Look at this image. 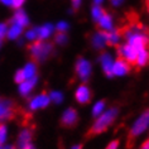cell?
<instances>
[{
  "instance_id": "ab89813d",
  "label": "cell",
  "mask_w": 149,
  "mask_h": 149,
  "mask_svg": "<svg viewBox=\"0 0 149 149\" xmlns=\"http://www.w3.org/2000/svg\"><path fill=\"white\" fill-rule=\"evenodd\" d=\"M5 149H14L13 147H8V148H5Z\"/></svg>"
},
{
  "instance_id": "ba28073f",
  "label": "cell",
  "mask_w": 149,
  "mask_h": 149,
  "mask_svg": "<svg viewBox=\"0 0 149 149\" xmlns=\"http://www.w3.org/2000/svg\"><path fill=\"white\" fill-rule=\"evenodd\" d=\"M130 67H129V63L125 62L124 59L119 58L116 62L113 63V68H111V72L113 74H116V76H123V74H126L129 72Z\"/></svg>"
},
{
  "instance_id": "ac0fdd59",
  "label": "cell",
  "mask_w": 149,
  "mask_h": 149,
  "mask_svg": "<svg viewBox=\"0 0 149 149\" xmlns=\"http://www.w3.org/2000/svg\"><path fill=\"white\" fill-rule=\"evenodd\" d=\"M37 32H38V38L39 39H47V38H49V36L53 33V25L44 24L39 29H37Z\"/></svg>"
},
{
  "instance_id": "d6986e66",
  "label": "cell",
  "mask_w": 149,
  "mask_h": 149,
  "mask_svg": "<svg viewBox=\"0 0 149 149\" xmlns=\"http://www.w3.org/2000/svg\"><path fill=\"white\" fill-rule=\"evenodd\" d=\"M22 32H23V27L13 23V25L8 29V32H6V36H8L10 39H15L22 34Z\"/></svg>"
},
{
  "instance_id": "8992f818",
  "label": "cell",
  "mask_w": 149,
  "mask_h": 149,
  "mask_svg": "<svg viewBox=\"0 0 149 149\" xmlns=\"http://www.w3.org/2000/svg\"><path fill=\"white\" fill-rule=\"evenodd\" d=\"M77 121H79L77 111L74 109H68V110H66L62 115L61 125L65 126V128H73V126L77 125Z\"/></svg>"
},
{
  "instance_id": "2e32d148",
  "label": "cell",
  "mask_w": 149,
  "mask_h": 149,
  "mask_svg": "<svg viewBox=\"0 0 149 149\" xmlns=\"http://www.w3.org/2000/svg\"><path fill=\"white\" fill-rule=\"evenodd\" d=\"M99 25L101 29H104V31L110 32L111 29H113V19H111V17L104 13L102 17L99 19Z\"/></svg>"
},
{
  "instance_id": "4316f807",
  "label": "cell",
  "mask_w": 149,
  "mask_h": 149,
  "mask_svg": "<svg viewBox=\"0 0 149 149\" xmlns=\"http://www.w3.org/2000/svg\"><path fill=\"white\" fill-rule=\"evenodd\" d=\"M49 99L58 104V102L62 101V94H61V92H52V94L49 95Z\"/></svg>"
},
{
  "instance_id": "3957f363",
  "label": "cell",
  "mask_w": 149,
  "mask_h": 149,
  "mask_svg": "<svg viewBox=\"0 0 149 149\" xmlns=\"http://www.w3.org/2000/svg\"><path fill=\"white\" fill-rule=\"evenodd\" d=\"M19 114H22V111L13 101L0 97V123L17 118Z\"/></svg>"
},
{
  "instance_id": "e575fe53",
  "label": "cell",
  "mask_w": 149,
  "mask_h": 149,
  "mask_svg": "<svg viewBox=\"0 0 149 149\" xmlns=\"http://www.w3.org/2000/svg\"><path fill=\"white\" fill-rule=\"evenodd\" d=\"M80 3H81V0H73V6H74V8H79Z\"/></svg>"
},
{
  "instance_id": "cb8c5ba5",
  "label": "cell",
  "mask_w": 149,
  "mask_h": 149,
  "mask_svg": "<svg viewBox=\"0 0 149 149\" xmlns=\"http://www.w3.org/2000/svg\"><path fill=\"white\" fill-rule=\"evenodd\" d=\"M25 37H27V39H29V40H36L38 38V32H37V29H31V31L27 32Z\"/></svg>"
},
{
  "instance_id": "d6a6232c",
  "label": "cell",
  "mask_w": 149,
  "mask_h": 149,
  "mask_svg": "<svg viewBox=\"0 0 149 149\" xmlns=\"http://www.w3.org/2000/svg\"><path fill=\"white\" fill-rule=\"evenodd\" d=\"M123 3V0H111V4L115 5V6H118V5H120Z\"/></svg>"
},
{
  "instance_id": "9a60e30c",
  "label": "cell",
  "mask_w": 149,
  "mask_h": 149,
  "mask_svg": "<svg viewBox=\"0 0 149 149\" xmlns=\"http://www.w3.org/2000/svg\"><path fill=\"white\" fill-rule=\"evenodd\" d=\"M149 63V49H141L138 52L135 65L138 67H143Z\"/></svg>"
},
{
  "instance_id": "836d02e7",
  "label": "cell",
  "mask_w": 149,
  "mask_h": 149,
  "mask_svg": "<svg viewBox=\"0 0 149 149\" xmlns=\"http://www.w3.org/2000/svg\"><path fill=\"white\" fill-rule=\"evenodd\" d=\"M140 149H149V140L144 141V143H143V145H141V148H140Z\"/></svg>"
},
{
  "instance_id": "7c38bea8",
  "label": "cell",
  "mask_w": 149,
  "mask_h": 149,
  "mask_svg": "<svg viewBox=\"0 0 149 149\" xmlns=\"http://www.w3.org/2000/svg\"><path fill=\"white\" fill-rule=\"evenodd\" d=\"M101 65H102V68L104 71H105V73L107 74V76H113V72H111V68H113V58H111V56L110 54H107V53H104L101 56Z\"/></svg>"
},
{
  "instance_id": "f35d334b",
  "label": "cell",
  "mask_w": 149,
  "mask_h": 149,
  "mask_svg": "<svg viewBox=\"0 0 149 149\" xmlns=\"http://www.w3.org/2000/svg\"><path fill=\"white\" fill-rule=\"evenodd\" d=\"M102 1V0H95V3H96V4H100V3H101Z\"/></svg>"
},
{
  "instance_id": "7402d4cb",
  "label": "cell",
  "mask_w": 149,
  "mask_h": 149,
  "mask_svg": "<svg viewBox=\"0 0 149 149\" xmlns=\"http://www.w3.org/2000/svg\"><path fill=\"white\" fill-rule=\"evenodd\" d=\"M102 14H104V10L100 8V6H97V5H96L94 9H92V17H94V19L96 22H99V19L102 17Z\"/></svg>"
},
{
  "instance_id": "83f0119b",
  "label": "cell",
  "mask_w": 149,
  "mask_h": 149,
  "mask_svg": "<svg viewBox=\"0 0 149 149\" xmlns=\"http://www.w3.org/2000/svg\"><path fill=\"white\" fill-rule=\"evenodd\" d=\"M25 81V77H24V73H23V70L18 71V72L15 73V82L18 84H22Z\"/></svg>"
},
{
  "instance_id": "7a4b0ae2",
  "label": "cell",
  "mask_w": 149,
  "mask_h": 149,
  "mask_svg": "<svg viewBox=\"0 0 149 149\" xmlns=\"http://www.w3.org/2000/svg\"><path fill=\"white\" fill-rule=\"evenodd\" d=\"M149 125V110L144 111L143 114L140 115V118L135 121V124L133 125V128L130 129V132L128 134V141H126V148L130 149L135 143L136 136L139 135L140 133H143L145 129L148 128Z\"/></svg>"
},
{
  "instance_id": "6da1fadb",
  "label": "cell",
  "mask_w": 149,
  "mask_h": 149,
  "mask_svg": "<svg viewBox=\"0 0 149 149\" xmlns=\"http://www.w3.org/2000/svg\"><path fill=\"white\" fill-rule=\"evenodd\" d=\"M116 115H118V109H111L109 111H106V113H104L102 115H100V118L94 123V125L90 128V130L86 133L85 136L92 138L95 135H99V134L104 133L114 123Z\"/></svg>"
},
{
  "instance_id": "4dcf8cb0",
  "label": "cell",
  "mask_w": 149,
  "mask_h": 149,
  "mask_svg": "<svg viewBox=\"0 0 149 149\" xmlns=\"http://www.w3.org/2000/svg\"><path fill=\"white\" fill-rule=\"evenodd\" d=\"M24 1L25 0H12V6L15 9H19L20 6L24 4Z\"/></svg>"
},
{
  "instance_id": "52a82bcc",
  "label": "cell",
  "mask_w": 149,
  "mask_h": 149,
  "mask_svg": "<svg viewBox=\"0 0 149 149\" xmlns=\"http://www.w3.org/2000/svg\"><path fill=\"white\" fill-rule=\"evenodd\" d=\"M76 73L82 81H86L91 73V65L90 62L84 58H80L76 63Z\"/></svg>"
},
{
  "instance_id": "d4e9b609",
  "label": "cell",
  "mask_w": 149,
  "mask_h": 149,
  "mask_svg": "<svg viewBox=\"0 0 149 149\" xmlns=\"http://www.w3.org/2000/svg\"><path fill=\"white\" fill-rule=\"evenodd\" d=\"M5 138H6V128L4 124H0V145L5 141Z\"/></svg>"
},
{
  "instance_id": "484cf974",
  "label": "cell",
  "mask_w": 149,
  "mask_h": 149,
  "mask_svg": "<svg viewBox=\"0 0 149 149\" xmlns=\"http://www.w3.org/2000/svg\"><path fill=\"white\" fill-rule=\"evenodd\" d=\"M66 40H67V36L65 34V33L59 32L58 34L56 36V42H57L58 44H65V43H66Z\"/></svg>"
},
{
  "instance_id": "60d3db41",
  "label": "cell",
  "mask_w": 149,
  "mask_h": 149,
  "mask_svg": "<svg viewBox=\"0 0 149 149\" xmlns=\"http://www.w3.org/2000/svg\"><path fill=\"white\" fill-rule=\"evenodd\" d=\"M0 149H1V147H0Z\"/></svg>"
},
{
  "instance_id": "b9f144b4",
  "label": "cell",
  "mask_w": 149,
  "mask_h": 149,
  "mask_svg": "<svg viewBox=\"0 0 149 149\" xmlns=\"http://www.w3.org/2000/svg\"><path fill=\"white\" fill-rule=\"evenodd\" d=\"M148 1H149V0H148Z\"/></svg>"
},
{
  "instance_id": "603a6c76",
  "label": "cell",
  "mask_w": 149,
  "mask_h": 149,
  "mask_svg": "<svg viewBox=\"0 0 149 149\" xmlns=\"http://www.w3.org/2000/svg\"><path fill=\"white\" fill-rule=\"evenodd\" d=\"M104 106H105V102H104V101H100V102L96 104L95 107H94V110H92L94 116H97V115H100V113L104 110Z\"/></svg>"
},
{
  "instance_id": "9c48e42d",
  "label": "cell",
  "mask_w": 149,
  "mask_h": 149,
  "mask_svg": "<svg viewBox=\"0 0 149 149\" xmlns=\"http://www.w3.org/2000/svg\"><path fill=\"white\" fill-rule=\"evenodd\" d=\"M76 100L80 104H82V105H86V104L90 102V100H91V92H90V90H88L87 86H85V85H81V86L77 88V91H76Z\"/></svg>"
},
{
  "instance_id": "44dd1931",
  "label": "cell",
  "mask_w": 149,
  "mask_h": 149,
  "mask_svg": "<svg viewBox=\"0 0 149 149\" xmlns=\"http://www.w3.org/2000/svg\"><path fill=\"white\" fill-rule=\"evenodd\" d=\"M106 38H107V44H116L120 40V32L110 31L109 33H106Z\"/></svg>"
},
{
  "instance_id": "d590c367",
  "label": "cell",
  "mask_w": 149,
  "mask_h": 149,
  "mask_svg": "<svg viewBox=\"0 0 149 149\" xmlns=\"http://www.w3.org/2000/svg\"><path fill=\"white\" fill-rule=\"evenodd\" d=\"M1 3H4L5 5H12V0H1Z\"/></svg>"
},
{
  "instance_id": "8fae6325",
  "label": "cell",
  "mask_w": 149,
  "mask_h": 149,
  "mask_svg": "<svg viewBox=\"0 0 149 149\" xmlns=\"http://www.w3.org/2000/svg\"><path fill=\"white\" fill-rule=\"evenodd\" d=\"M32 139V130L31 129H24L23 132L19 134V139H18V148L23 149L25 145L31 143Z\"/></svg>"
},
{
  "instance_id": "1f68e13d",
  "label": "cell",
  "mask_w": 149,
  "mask_h": 149,
  "mask_svg": "<svg viewBox=\"0 0 149 149\" xmlns=\"http://www.w3.org/2000/svg\"><path fill=\"white\" fill-rule=\"evenodd\" d=\"M118 147H119V140H114L107 145L106 149H118Z\"/></svg>"
},
{
  "instance_id": "8d00e7d4",
  "label": "cell",
  "mask_w": 149,
  "mask_h": 149,
  "mask_svg": "<svg viewBox=\"0 0 149 149\" xmlns=\"http://www.w3.org/2000/svg\"><path fill=\"white\" fill-rule=\"evenodd\" d=\"M23 149H34V147H33V145H32L31 143H29V144H27V145H25V147H24Z\"/></svg>"
},
{
  "instance_id": "e0dca14e",
  "label": "cell",
  "mask_w": 149,
  "mask_h": 149,
  "mask_svg": "<svg viewBox=\"0 0 149 149\" xmlns=\"http://www.w3.org/2000/svg\"><path fill=\"white\" fill-rule=\"evenodd\" d=\"M13 23L20 25V27H25V25L28 24V17H27V14H25L23 10H18V12L14 14Z\"/></svg>"
},
{
  "instance_id": "ffe728a7",
  "label": "cell",
  "mask_w": 149,
  "mask_h": 149,
  "mask_svg": "<svg viewBox=\"0 0 149 149\" xmlns=\"http://www.w3.org/2000/svg\"><path fill=\"white\" fill-rule=\"evenodd\" d=\"M36 72H37V67L33 62H29L27 66L23 68V73H24V77L25 80H29L32 77H36Z\"/></svg>"
},
{
  "instance_id": "30bf717a",
  "label": "cell",
  "mask_w": 149,
  "mask_h": 149,
  "mask_svg": "<svg viewBox=\"0 0 149 149\" xmlns=\"http://www.w3.org/2000/svg\"><path fill=\"white\" fill-rule=\"evenodd\" d=\"M49 96H47L46 94H42L39 96H37V97H34L31 101V104H29V107L31 109H38V107H46L48 104H49Z\"/></svg>"
},
{
  "instance_id": "5b68a950",
  "label": "cell",
  "mask_w": 149,
  "mask_h": 149,
  "mask_svg": "<svg viewBox=\"0 0 149 149\" xmlns=\"http://www.w3.org/2000/svg\"><path fill=\"white\" fill-rule=\"evenodd\" d=\"M136 56H138V51L130 44H125L121 48H119V58L124 59L129 65H135Z\"/></svg>"
},
{
  "instance_id": "f1b7e54d",
  "label": "cell",
  "mask_w": 149,
  "mask_h": 149,
  "mask_svg": "<svg viewBox=\"0 0 149 149\" xmlns=\"http://www.w3.org/2000/svg\"><path fill=\"white\" fill-rule=\"evenodd\" d=\"M57 29H58V32H66L67 29H68V24L65 23V22H59L58 25H57Z\"/></svg>"
},
{
  "instance_id": "277c9868",
  "label": "cell",
  "mask_w": 149,
  "mask_h": 149,
  "mask_svg": "<svg viewBox=\"0 0 149 149\" xmlns=\"http://www.w3.org/2000/svg\"><path fill=\"white\" fill-rule=\"evenodd\" d=\"M29 51H31L33 59H36V61H43L51 53L52 46L49 43H44V42H34L29 47Z\"/></svg>"
},
{
  "instance_id": "5bb4252c",
  "label": "cell",
  "mask_w": 149,
  "mask_h": 149,
  "mask_svg": "<svg viewBox=\"0 0 149 149\" xmlns=\"http://www.w3.org/2000/svg\"><path fill=\"white\" fill-rule=\"evenodd\" d=\"M92 44L96 48H104L107 44V38H106V33L105 32H100L96 33L92 38Z\"/></svg>"
},
{
  "instance_id": "74e56055",
  "label": "cell",
  "mask_w": 149,
  "mask_h": 149,
  "mask_svg": "<svg viewBox=\"0 0 149 149\" xmlns=\"http://www.w3.org/2000/svg\"><path fill=\"white\" fill-rule=\"evenodd\" d=\"M73 149H82V145H81V144H80V145H76V147H74Z\"/></svg>"
},
{
  "instance_id": "4fadbf2b",
  "label": "cell",
  "mask_w": 149,
  "mask_h": 149,
  "mask_svg": "<svg viewBox=\"0 0 149 149\" xmlns=\"http://www.w3.org/2000/svg\"><path fill=\"white\" fill-rule=\"evenodd\" d=\"M37 82V77H32V79H29V80H25L24 82H22L20 84V87H19V91H20V94L22 95H28L29 92L32 91V88L34 87V85Z\"/></svg>"
},
{
  "instance_id": "f546056e",
  "label": "cell",
  "mask_w": 149,
  "mask_h": 149,
  "mask_svg": "<svg viewBox=\"0 0 149 149\" xmlns=\"http://www.w3.org/2000/svg\"><path fill=\"white\" fill-rule=\"evenodd\" d=\"M6 32H8V27H6V24H0V40L5 37Z\"/></svg>"
}]
</instances>
